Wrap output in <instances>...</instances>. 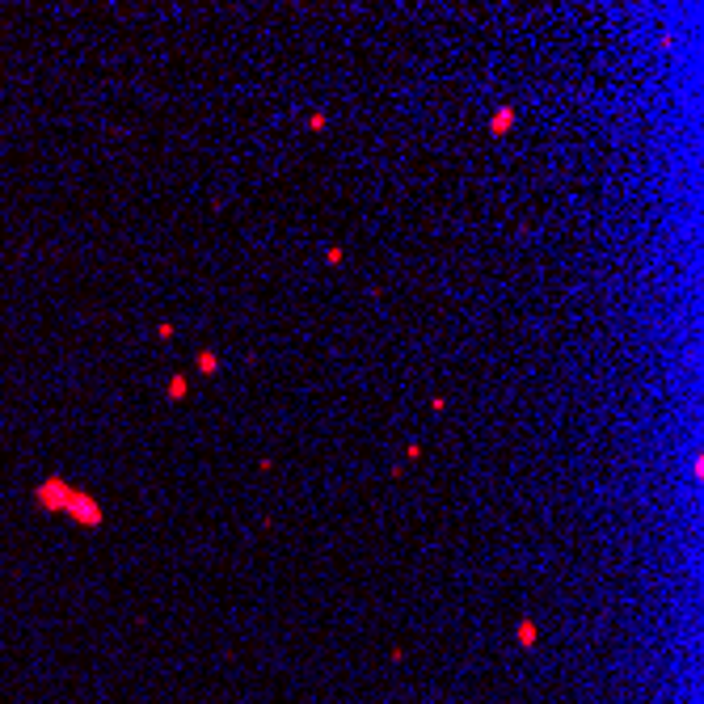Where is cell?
<instances>
[{"mask_svg":"<svg viewBox=\"0 0 704 704\" xmlns=\"http://www.w3.org/2000/svg\"><path fill=\"white\" fill-rule=\"evenodd\" d=\"M157 337H165V342H169V337H173V321H161V325H157Z\"/></svg>","mask_w":704,"mask_h":704,"instance_id":"5","label":"cell"},{"mask_svg":"<svg viewBox=\"0 0 704 704\" xmlns=\"http://www.w3.org/2000/svg\"><path fill=\"white\" fill-rule=\"evenodd\" d=\"M198 371H203V376H215V371H220V359L211 355V350H203V355H198Z\"/></svg>","mask_w":704,"mask_h":704,"instance_id":"3","label":"cell"},{"mask_svg":"<svg viewBox=\"0 0 704 704\" xmlns=\"http://www.w3.org/2000/svg\"><path fill=\"white\" fill-rule=\"evenodd\" d=\"M165 392H169V401H182V396H186V392H190V384H186V376H173V380H169V388H165Z\"/></svg>","mask_w":704,"mask_h":704,"instance_id":"4","label":"cell"},{"mask_svg":"<svg viewBox=\"0 0 704 704\" xmlns=\"http://www.w3.org/2000/svg\"><path fill=\"white\" fill-rule=\"evenodd\" d=\"M511 127H515V110H511V106H502V110L489 118V135H507Z\"/></svg>","mask_w":704,"mask_h":704,"instance_id":"2","label":"cell"},{"mask_svg":"<svg viewBox=\"0 0 704 704\" xmlns=\"http://www.w3.org/2000/svg\"><path fill=\"white\" fill-rule=\"evenodd\" d=\"M34 502L42 511H51V515H68V519H76V523H85V527H102L106 523V511L97 507V502L85 493V489H72L68 481H60V477H51V481H42L38 489H34Z\"/></svg>","mask_w":704,"mask_h":704,"instance_id":"1","label":"cell"}]
</instances>
